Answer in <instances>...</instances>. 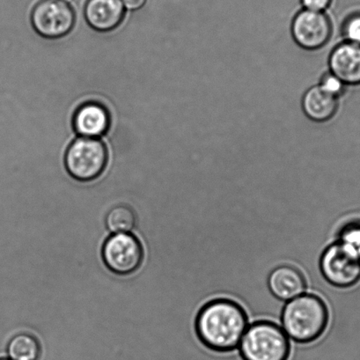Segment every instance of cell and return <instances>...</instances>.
I'll return each mask as SVG.
<instances>
[{
  "label": "cell",
  "mask_w": 360,
  "mask_h": 360,
  "mask_svg": "<svg viewBox=\"0 0 360 360\" xmlns=\"http://www.w3.org/2000/svg\"><path fill=\"white\" fill-rule=\"evenodd\" d=\"M249 327V316L240 303L216 298L204 304L195 319V335L205 347L218 353L233 352Z\"/></svg>",
  "instance_id": "cell-1"
},
{
  "label": "cell",
  "mask_w": 360,
  "mask_h": 360,
  "mask_svg": "<svg viewBox=\"0 0 360 360\" xmlns=\"http://www.w3.org/2000/svg\"><path fill=\"white\" fill-rule=\"evenodd\" d=\"M330 321L327 304L314 293H303L283 307V330L298 344L316 342L326 331Z\"/></svg>",
  "instance_id": "cell-2"
},
{
  "label": "cell",
  "mask_w": 360,
  "mask_h": 360,
  "mask_svg": "<svg viewBox=\"0 0 360 360\" xmlns=\"http://www.w3.org/2000/svg\"><path fill=\"white\" fill-rule=\"evenodd\" d=\"M243 360H288L289 338L274 321L259 320L249 325L239 345Z\"/></svg>",
  "instance_id": "cell-3"
},
{
  "label": "cell",
  "mask_w": 360,
  "mask_h": 360,
  "mask_svg": "<svg viewBox=\"0 0 360 360\" xmlns=\"http://www.w3.org/2000/svg\"><path fill=\"white\" fill-rule=\"evenodd\" d=\"M106 146L96 139L79 138L65 153L66 169L79 181H91L99 177L107 166Z\"/></svg>",
  "instance_id": "cell-4"
},
{
  "label": "cell",
  "mask_w": 360,
  "mask_h": 360,
  "mask_svg": "<svg viewBox=\"0 0 360 360\" xmlns=\"http://www.w3.org/2000/svg\"><path fill=\"white\" fill-rule=\"evenodd\" d=\"M319 267L325 281L335 288H351L360 279L359 255L339 242L325 248L321 255Z\"/></svg>",
  "instance_id": "cell-5"
},
{
  "label": "cell",
  "mask_w": 360,
  "mask_h": 360,
  "mask_svg": "<svg viewBox=\"0 0 360 360\" xmlns=\"http://www.w3.org/2000/svg\"><path fill=\"white\" fill-rule=\"evenodd\" d=\"M144 248L131 233H113L105 240L101 257L106 267L117 275L134 274L144 260Z\"/></svg>",
  "instance_id": "cell-6"
},
{
  "label": "cell",
  "mask_w": 360,
  "mask_h": 360,
  "mask_svg": "<svg viewBox=\"0 0 360 360\" xmlns=\"http://www.w3.org/2000/svg\"><path fill=\"white\" fill-rule=\"evenodd\" d=\"M31 22L41 37L58 39L71 32L75 15L63 0H41L33 9Z\"/></svg>",
  "instance_id": "cell-7"
},
{
  "label": "cell",
  "mask_w": 360,
  "mask_h": 360,
  "mask_svg": "<svg viewBox=\"0 0 360 360\" xmlns=\"http://www.w3.org/2000/svg\"><path fill=\"white\" fill-rule=\"evenodd\" d=\"M292 32L300 47L317 50L330 40L332 27L330 20L323 13L305 10L293 20Z\"/></svg>",
  "instance_id": "cell-8"
},
{
  "label": "cell",
  "mask_w": 360,
  "mask_h": 360,
  "mask_svg": "<svg viewBox=\"0 0 360 360\" xmlns=\"http://www.w3.org/2000/svg\"><path fill=\"white\" fill-rule=\"evenodd\" d=\"M268 288L275 298L289 302L307 291V282L299 268L283 264L276 267L269 275Z\"/></svg>",
  "instance_id": "cell-9"
},
{
  "label": "cell",
  "mask_w": 360,
  "mask_h": 360,
  "mask_svg": "<svg viewBox=\"0 0 360 360\" xmlns=\"http://www.w3.org/2000/svg\"><path fill=\"white\" fill-rule=\"evenodd\" d=\"M124 17L122 0H87L85 18L94 30L108 32L120 25Z\"/></svg>",
  "instance_id": "cell-10"
},
{
  "label": "cell",
  "mask_w": 360,
  "mask_h": 360,
  "mask_svg": "<svg viewBox=\"0 0 360 360\" xmlns=\"http://www.w3.org/2000/svg\"><path fill=\"white\" fill-rule=\"evenodd\" d=\"M110 125V113L103 105L96 103L82 105L73 117V128L83 138L100 137L106 134Z\"/></svg>",
  "instance_id": "cell-11"
},
{
  "label": "cell",
  "mask_w": 360,
  "mask_h": 360,
  "mask_svg": "<svg viewBox=\"0 0 360 360\" xmlns=\"http://www.w3.org/2000/svg\"><path fill=\"white\" fill-rule=\"evenodd\" d=\"M332 75L348 85L360 84V45L345 43L335 49L330 56Z\"/></svg>",
  "instance_id": "cell-12"
},
{
  "label": "cell",
  "mask_w": 360,
  "mask_h": 360,
  "mask_svg": "<svg viewBox=\"0 0 360 360\" xmlns=\"http://www.w3.org/2000/svg\"><path fill=\"white\" fill-rule=\"evenodd\" d=\"M303 110L316 122L330 120L338 110L337 97L325 92L320 86L310 89L303 98Z\"/></svg>",
  "instance_id": "cell-13"
},
{
  "label": "cell",
  "mask_w": 360,
  "mask_h": 360,
  "mask_svg": "<svg viewBox=\"0 0 360 360\" xmlns=\"http://www.w3.org/2000/svg\"><path fill=\"white\" fill-rule=\"evenodd\" d=\"M8 354L11 360H39L41 354V345L34 335L20 333L10 340Z\"/></svg>",
  "instance_id": "cell-14"
},
{
  "label": "cell",
  "mask_w": 360,
  "mask_h": 360,
  "mask_svg": "<svg viewBox=\"0 0 360 360\" xmlns=\"http://www.w3.org/2000/svg\"><path fill=\"white\" fill-rule=\"evenodd\" d=\"M137 217L134 209L125 205L115 206L106 216L108 229L113 233H130L134 229Z\"/></svg>",
  "instance_id": "cell-15"
},
{
  "label": "cell",
  "mask_w": 360,
  "mask_h": 360,
  "mask_svg": "<svg viewBox=\"0 0 360 360\" xmlns=\"http://www.w3.org/2000/svg\"><path fill=\"white\" fill-rule=\"evenodd\" d=\"M344 34L349 43L360 45V15H353L346 20Z\"/></svg>",
  "instance_id": "cell-16"
},
{
  "label": "cell",
  "mask_w": 360,
  "mask_h": 360,
  "mask_svg": "<svg viewBox=\"0 0 360 360\" xmlns=\"http://www.w3.org/2000/svg\"><path fill=\"white\" fill-rule=\"evenodd\" d=\"M320 86L323 89L325 92L331 94L335 97L340 96V94L344 92L345 89V84L341 82L340 79L337 78L335 75H325L321 79Z\"/></svg>",
  "instance_id": "cell-17"
},
{
  "label": "cell",
  "mask_w": 360,
  "mask_h": 360,
  "mask_svg": "<svg viewBox=\"0 0 360 360\" xmlns=\"http://www.w3.org/2000/svg\"><path fill=\"white\" fill-rule=\"evenodd\" d=\"M331 0H302L303 6L307 10L314 12H321L330 4Z\"/></svg>",
  "instance_id": "cell-18"
},
{
  "label": "cell",
  "mask_w": 360,
  "mask_h": 360,
  "mask_svg": "<svg viewBox=\"0 0 360 360\" xmlns=\"http://www.w3.org/2000/svg\"><path fill=\"white\" fill-rule=\"evenodd\" d=\"M122 2L129 10H138L146 4V0H122Z\"/></svg>",
  "instance_id": "cell-19"
},
{
  "label": "cell",
  "mask_w": 360,
  "mask_h": 360,
  "mask_svg": "<svg viewBox=\"0 0 360 360\" xmlns=\"http://www.w3.org/2000/svg\"><path fill=\"white\" fill-rule=\"evenodd\" d=\"M0 360H11L10 359H0Z\"/></svg>",
  "instance_id": "cell-20"
},
{
  "label": "cell",
  "mask_w": 360,
  "mask_h": 360,
  "mask_svg": "<svg viewBox=\"0 0 360 360\" xmlns=\"http://www.w3.org/2000/svg\"><path fill=\"white\" fill-rule=\"evenodd\" d=\"M63 1H72V0H63Z\"/></svg>",
  "instance_id": "cell-21"
}]
</instances>
